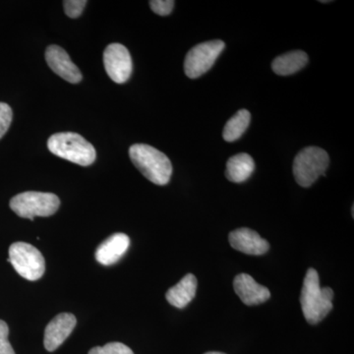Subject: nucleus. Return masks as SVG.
<instances>
[{"label": "nucleus", "mask_w": 354, "mask_h": 354, "mask_svg": "<svg viewBox=\"0 0 354 354\" xmlns=\"http://www.w3.org/2000/svg\"><path fill=\"white\" fill-rule=\"evenodd\" d=\"M88 354H134L132 349L121 342H109L104 346H95Z\"/></svg>", "instance_id": "18"}, {"label": "nucleus", "mask_w": 354, "mask_h": 354, "mask_svg": "<svg viewBox=\"0 0 354 354\" xmlns=\"http://www.w3.org/2000/svg\"><path fill=\"white\" fill-rule=\"evenodd\" d=\"M151 9L160 16H167L171 13L174 7V0H152L150 1Z\"/></svg>", "instance_id": "22"}, {"label": "nucleus", "mask_w": 354, "mask_h": 354, "mask_svg": "<svg viewBox=\"0 0 354 354\" xmlns=\"http://www.w3.org/2000/svg\"><path fill=\"white\" fill-rule=\"evenodd\" d=\"M308 64V55L301 50L290 51L277 57L272 64L274 73L281 76L297 73Z\"/></svg>", "instance_id": "16"}, {"label": "nucleus", "mask_w": 354, "mask_h": 354, "mask_svg": "<svg viewBox=\"0 0 354 354\" xmlns=\"http://www.w3.org/2000/svg\"><path fill=\"white\" fill-rule=\"evenodd\" d=\"M197 290V279L193 274H186L177 285L167 290L165 298L172 306L184 308L194 299Z\"/></svg>", "instance_id": "14"}, {"label": "nucleus", "mask_w": 354, "mask_h": 354, "mask_svg": "<svg viewBox=\"0 0 354 354\" xmlns=\"http://www.w3.org/2000/svg\"><path fill=\"white\" fill-rule=\"evenodd\" d=\"M9 328L4 321L0 320V354H15L8 341Z\"/></svg>", "instance_id": "21"}, {"label": "nucleus", "mask_w": 354, "mask_h": 354, "mask_svg": "<svg viewBox=\"0 0 354 354\" xmlns=\"http://www.w3.org/2000/svg\"><path fill=\"white\" fill-rule=\"evenodd\" d=\"M76 324V317L73 314L62 313L55 316L44 330V344L46 351L53 353L59 348L73 332Z\"/></svg>", "instance_id": "10"}, {"label": "nucleus", "mask_w": 354, "mask_h": 354, "mask_svg": "<svg viewBox=\"0 0 354 354\" xmlns=\"http://www.w3.org/2000/svg\"><path fill=\"white\" fill-rule=\"evenodd\" d=\"M225 44L220 39L205 41L191 48L184 62V72L191 79L199 78L212 68Z\"/></svg>", "instance_id": "7"}, {"label": "nucleus", "mask_w": 354, "mask_h": 354, "mask_svg": "<svg viewBox=\"0 0 354 354\" xmlns=\"http://www.w3.org/2000/svg\"><path fill=\"white\" fill-rule=\"evenodd\" d=\"M205 354H225V353H218V351H209V353H205Z\"/></svg>", "instance_id": "23"}, {"label": "nucleus", "mask_w": 354, "mask_h": 354, "mask_svg": "<svg viewBox=\"0 0 354 354\" xmlns=\"http://www.w3.org/2000/svg\"><path fill=\"white\" fill-rule=\"evenodd\" d=\"M50 152L82 167L94 164L97 152L90 142L74 132H60L48 140Z\"/></svg>", "instance_id": "3"}, {"label": "nucleus", "mask_w": 354, "mask_h": 354, "mask_svg": "<svg viewBox=\"0 0 354 354\" xmlns=\"http://www.w3.org/2000/svg\"><path fill=\"white\" fill-rule=\"evenodd\" d=\"M255 169V162L248 153H237L227 160L225 176L234 183L246 181Z\"/></svg>", "instance_id": "15"}, {"label": "nucleus", "mask_w": 354, "mask_h": 354, "mask_svg": "<svg viewBox=\"0 0 354 354\" xmlns=\"http://www.w3.org/2000/svg\"><path fill=\"white\" fill-rule=\"evenodd\" d=\"M129 157L133 165L151 183L162 186L171 180V160L153 147L147 144H134L130 147Z\"/></svg>", "instance_id": "2"}, {"label": "nucleus", "mask_w": 354, "mask_h": 354, "mask_svg": "<svg viewBox=\"0 0 354 354\" xmlns=\"http://www.w3.org/2000/svg\"><path fill=\"white\" fill-rule=\"evenodd\" d=\"M250 120L251 114L247 109L237 111L223 128V139L227 142H234L241 138L248 128Z\"/></svg>", "instance_id": "17"}, {"label": "nucleus", "mask_w": 354, "mask_h": 354, "mask_svg": "<svg viewBox=\"0 0 354 354\" xmlns=\"http://www.w3.org/2000/svg\"><path fill=\"white\" fill-rule=\"evenodd\" d=\"M9 205L16 215L32 221L35 216L55 215L59 208L60 200L53 193L28 191L14 196Z\"/></svg>", "instance_id": "4"}, {"label": "nucleus", "mask_w": 354, "mask_h": 354, "mask_svg": "<svg viewBox=\"0 0 354 354\" xmlns=\"http://www.w3.org/2000/svg\"><path fill=\"white\" fill-rule=\"evenodd\" d=\"M8 262L15 271L28 281H38L46 271L43 254L26 242H15L9 247Z\"/></svg>", "instance_id": "6"}, {"label": "nucleus", "mask_w": 354, "mask_h": 354, "mask_svg": "<svg viewBox=\"0 0 354 354\" xmlns=\"http://www.w3.org/2000/svg\"><path fill=\"white\" fill-rule=\"evenodd\" d=\"M334 291L330 288H321L320 279L315 269L310 268L302 286V312L307 322L311 325L320 323L333 309Z\"/></svg>", "instance_id": "1"}, {"label": "nucleus", "mask_w": 354, "mask_h": 354, "mask_svg": "<svg viewBox=\"0 0 354 354\" xmlns=\"http://www.w3.org/2000/svg\"><path fill=\"white\" fill-rule=\"evenodd\" d=\"M234 288L241 301L248 306L264 304L271 297V292L266 286L259 285L252 277L247 274L235 277Z\"/></svg>", "instance_id": "12"}, {"label": "nucleus", "mask_w": 354, "mask_h": 354, "mask_svg": "<svg viewBox=\"0 0 354 354\" xmlns=\"http://www.w3.org/2000/svg\"><path fill=\"white\" fill-rule=\"evenodd\" d=\"M129 246L130 239L128 235L114 234L97 247L95 260L104 266L115 264L127 252Z\"/></svg>", "instance_id": "13"}, {"label": "nucleus", "mask_w": 354, "mask_h": 354, "mask_svg": "<svg viewBox=\"0 0 354 354\" xmlns=\"http://www.w3.org/2000/svg\"><path fill=\"white\" fill-rule=\"evenodd\" d=\"M104 64L113 82L123 84L129 80L133 69L132 58L122 44L114 43L106 46L104 51Z\"/></svg>", "instance_id": "8"}, {"label": "nucleus", "mask_w": 354, "mask_h": 354, "mask_svg": "<svg viewBox=\"0 0 354 354\" xmlns=\"http://www.w3.org/2000/svg\"><path fill=\"white\" fill-rule=\"evenodd\" d=\"M88 2L86 0H66L64 1L65 13L70 18H78L83 13Z\"/></svg>", "instance_id": "20"}, {"label": "nucleus", "mask_w": 354, "mask_h": 354, "mask_svg": "<svg viewBox=\"0 0 354 354\" xmlns=\"http://www.w3.org/2000/svg\"><path fill=\"white\" fill-rule=\"evenodd\" d=\"M13 111L6 102H0V139L6 134L12 122Z\"/></svg>", "instance_id": "19"}, {"label": "nucleus", "mask_w": 354, "mask_h": 354, "mask_svg": "<svg viewBox=\"0 0 354 354\" xmlns=\"http://www.w3.org/2000/svg\"><path fill=\"white\" fill-rule=\"evenodd\" d=\"M46 60L50 68L67 82L78 84L82 81L80 70L72 62L68 53L60 46H48L46 50Z\"/></svg>", "instance_id": "9"}, {"label": "nucleus", "mask_w": 354, "mask_h": 354, "mask_svg": "<svg viewBox=\"0 0 354 354\" xmlns=\"http://www.w3.org/2000/svg\"><path fill=\"white\" fill-rule=\"evenodd\" d=\"M330 158L318 147H307L297 153L293 162L295 180L302 187H310L321 176H325Z\"/></svg>", "instance_id": "5"}, {"label": "nucleus", "mask_w": 354, "mask_h": 354, "mask_svg": "<svg viewBox=\"0 0 354 354\" xmlns=\"http://www.w3.org/2000/svg\"><path fill=\"white\" fill-rule=\"evenodd\" d=\"M228 241L232 248L248 255H264L270 249V244L257 232L250 228H239L230 232Z\"/></svg>", "instance_id": "11"}]
</instances>
